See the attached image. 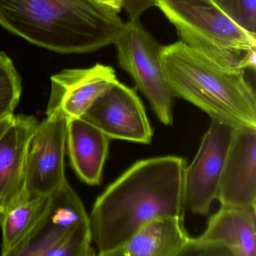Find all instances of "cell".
Listing matches in <instances>:
<instances>
[{"mask_svg": "<svg viewBox=\"0 0 256 256\" xmlns=\"http://www.w3.org/2000/svg\"><path fill=\"white\" fill-rule=\"evenodd\" d=\"M186 160L176 156L138 161L95 202L90 216L99 252L124 246L145 224L158 218H183Z\"/></svg>", "mask_w": 256, "mask_h": 256, "instance_id": "1", "label": "cell"}, {"mask_svg": "<svg viewBox=\"0 0 256 256\" xmlns=\"http://www.w3.org/2000/svg\"><path fill=\"white\" fill-rule=\"evenodd\" d=\"M124 24L98 0H0V26L58 54H87L114 44Z\"/></svg>", "mask_w": 256, "mask_h": 256, "instance_id": "2", "label": "cell"}, {"mask_svg": "<svg viewBox=\"0 0 256 256\" xmlns=\"http://www.w3.org/2000/svg\"><path fill=\"white\" fill-rule=\"evenodd\" d=\"M162 63L174 98L235 129L256 128L255 92L245 72L223 68L182 42L162 46Z\"/></svg>", "mask_w": 256, "mask_h": 256, "instance_id": "3", "label": "cell"}, {"mask_svg": "<svg viewBox=\"0 0 256 256\" xmlns=\"http://www.w3.org/2000/svg\"><path fill=\"white\" fill-rule=\"evenodd\" d=\"M156 7L181 42L223 68L255 70L256 36L240 28L211 0H157Z\"/></svg>", "mask_w": 256, "mask_h": 256, "instance_id": "4", "label": "cell"}, {"mask_svg": "<svg viewBox=\"0 0 256 256\" xmlns=\"http://www.w3.org/2000/svg\"><path fill=\"white\" fill-rule=\"evenodd\" d=\"M48 212L10 252L0 256H82L90 225L85 207L69 182L50 195Z\"/></svg>", "mask_w": 256, "mask_h": 256, "instance_id": "5", "label": "cell"}, {"mask_svg": "<svg viewBox=\"0 0 256 256\" xmlns=\"http://www.w3.org/2000/svg\"><path fill=\"white\" fill-rule=\"evenodd\" d=\"M114 44L120 68L132 76L159 121L171 126L174 96L162 66V46L140 20L126 22Z\"/></svg>", "mask_w": 256, "mask_h": 256, "instance_id": "6", "label": "cell"}, {"mask_svg": "<svg viewBox=\"0 0 256 256\" xmlns=\"http://www.w3.org/2000/svg\"><path fill=\"white\" fill-rule=\"evenodd\" d=\"M30 142L26 167L25 201L49 196L67 183L65 152L69 120L59 111L46 114Z\"/></svg>", "mask_w": 256, "mask_h": 256, "instance_id": "7", "label": "cell"}, {"mask_svg": "<svg viewBox=\"0 0 256 256\" xmlns=\"http://www.w3.org/2000/svg\"><path fill=\"white\" fill-rule=\"evenodd\" d=\"M236 129L212 120L192 162L185 170L186 208L192 213L206 215L216 200L219 182Z\"/></svg>", "mask_w": 256, "mask_h": 256, "instance_id": "8", "label": "cell"}, {"mask_svg": "<svg viewBox=\"0 0 256 256\" xmlns=\"http://www.w3.org/2000/svg\"><path fill=\"white\" fill-rule=\"evenodd\" d=\"M83 120L110 138L149 144L153 129L135 90L114 82L90 106Z\"/></svg>", "mask_w": 256, "mask_h": 256, "instance_id": "9", "label": "cell"}, {"mask_svg": "<svg viewBox=\"0 0 256 256\" xmlns=\"http://www.w3.org/2000/svg\"><path fill=\"white\" fill-rule=\"evenodd\" d=\"M117 80L113 68L65 69L51 78L46 114L59 111L68 120L82 118L90 106Z\"/></svg>", "mask_w": 256, "mask_h": 256, "instance_id": "10", "label": "cell"}, {"mask_svg": "<svg viewBox=\"0 0 256 256\" xmlns=\"http://www.w3.org/2000/svg\"><path fill=\"white\" fill-rule=\"evenodd\" d=\"M216 200L222 207L255 208L256 128L236 129Z\"/></svg>", "mask_w": 256, "mask_h": 256, "instance_id": "11", "label": "cell"}, {"mask_svg": "<svg viewBox=\"0 0 256 256\" xmlns=\"http://www.w3.org/2000/svg\"><path fill=\"white\" fill-rule=\"evenodd\" d=\"M39 123L32 116H15L0 138V213L26 202L27 156Z\"/></svg>", "mask_w": 256, "mask_h": 256, "instance_id": "12", "label": "cell"}, {"mask_svg": "<svg viewBox=\"0 0 256 256\" xmlns=\"http://www.w3.org/2000/svg\"><path fill=\"white\" fill-rule=\"evenodd\" d=\"M109 142V137L82 118L69 120L66 146L71 165L84 183L100 184Z\"/></svg>", "mask_w": 256, "mask_h": 256, "instance_id": "13", "label": "cell"}, {"mask_svg": "<svg viewBox=\"0 0 256 256\" xmlns=\"http://www.w3.org/2000/svg\"><path fill=\"white\" fill-rule=\"evenodd\" d=\"M196 240L225 244L237 256H256L255 208L221 207Z\"/></svg>", "mask_w": 256, "mask_h": 256, "instance_id": "14", "label": "cell"}, {"mask_svg": "<svg viewBox=\"0 0 256 256\" xmlns=\"http://www.w3.org/2000/svg\"><path fill=\"white\" fill-rule=\"evenodd\" d=\"M191 238L183 218L168 216L145 224L123 248L126 256H177Z\"/></svg>", "mask_w": 256, "mask_h": 256, "instance_id": "15", "label": "cell"}, {"mask_svg": "<svg viewBox=\"0 0 256 256\" xmlns=\"http://www.w3.org/2000/svg\"><path fill=\"white\" fill-rule=\"evenodd\" d=\"M50 202V195L35 196L0 213L1 255L10 252L37 225L48 212Z\"/></svg>", "mask_w": 256, "mask_h": 256, "instance_id": "16", "label": "cell"}, {"mask_svg": "<svg viewBox=\"0 0 256 256\" xmlns=\"http://www.w3.org/2000/svg\"><path fill=\"white\" fill-rule=\"evenodd\" d=\"M22 92L21 76L10 57L0 52V120L13 115Z\"/></svg>", "mask_w": 256, "mask_h": 256, "instance_id": "17", "label": "cell"}, {"mask_svg": "<svg viewBox=\"0 0 256 256\" xmlns=\"http://www.w3.org/2000/svg\"><path fill=\"white\" fill-rule=\"evenodd\" d=\"M233 22L256 36V0H211Z\"/></svg>", "mask_w": 256, "mask_h": 256, "instance_id": "18", "label": "cell"}, {"mask_svg": "<svg viewBox=\"0 0 256 256\" xmlns=\"http://www.w3.org/2000/svg\"><path fill=\"white\" fill-rule=\"evenodd\" d=\"M177 256H237L225 244L217 242H199L191 238Z\"/></svg>", "mask_w": 256, "mask_h": 256, "instance_id": "19", "label": "cell"}, {"mask_svg": "<svg viewBox=\"0 0 256 256\" xmlns=\"http://www.w3.org/2000/svg\"><path fill=\"white\" fill-rule=\"evenodd\" d=\"M157 0H122V8L125 9L131 20H138L141 15L156 6Z\"/></svg>", "mask_w": 256, "mask_h": 256, "instance_id": "20", "label": "cell"}, {"mask_svg": "<svg viewBox=\"0 0 256 256\" xmlns=\"http://www.w3.org/2000/svg\"><path fill=\"white\" fill-rule=\"evenodd\" d=\"M99 2L102 3L105 6L111 8L117 13L120 12L122 8V0H98Z\"/></svg>", "mask_w": 256, "mask_h": 256, "instance_id": "21", "label": "cell"}, {"mask_svg": "<svg viewBox=\"0 0 256 256\" xmlns=\"http://www.w3.org/2000/svg\"><path fill=\"white\" fill-rule=\"evenodd\" d=\"M14 116H15V115L13 114V115L8 116L4 117V118L0 120V138H1L2 136L3 135L5 131L12 124Z\"/></svg>", "mask_w": 256, "mask_h": 256, "instance_id": "22", "label": "cell"}, {"mask_svg": "<svg viewBox=\"0 0 256 256\" xmlns=\"http://www.w3.org/2000/svg\"><path fill=\"white\" fill-rule=\"evenodd\" d=\"M98 256H126L125 254L123 246L113 250L107 251V252H99Z\"/></svg>", "mask_w": 256, "mask_h": 256, "instance_id": "23", "label": "cell"}, {"mask_svg": "<svg viewBox=\"0 0 256 256\" xmlns=\"http://www.w3.org/2000/svg\"><path fill=\"white\" fill-rule=\"evenodd\" d=\"M84 256H96V252H95V250L93 249V248H90V249L87 251V254Z\"/></svg>", "mask_w": 256, "mask_h": 256, "instance_id": "24", "label": "cell"}, {"mask_svg": "<svg viewBox=\"0 0 256 256\" xmlns=\"http://www.w3.org/2000/svg\"><path fill=\"white\" fill-rule=\"evenodd\" d=\"M0 212H1V210H0Z\"/></svg>", "mask_w": 256, "mask_h": 256, "instance_id": "25", "label": "cell"}]
</instances>
